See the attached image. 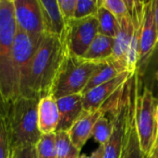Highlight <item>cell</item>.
Masks as SVG:
<instances>
[{"instance_id":"6","label":"cell","mask_w":158,"mask_h":158,"mask_svg":"<svg viewBox=\"0 0 158 158\" xmlns=\"http://www.w3.org/2000/svg\"><path fill=\"white\" fill-rule=\"evenodd\" d=\"M132 75V74H131ZM131 79V77H130ZM130 79L106 104V112L112 115V133L104 146V158H119L124 142L130 99Z\"/></svg>"},{"instance_id":"18","label":"cell","mask_w":158,"mask_h":158,"mask_svg":"<svg viewBox=\"0 0 158 158\" xmlns=\"http://www.w3.org/2000/svg\"><path fill=\"white\" fill-rule=\"evenodd\" d=\"M115 38L98 33L82 58L88 61L102 63L112 58Z\"/></svg>"},{"instance_id":"23","label":"cell","mask_w":158,"mask_h":158,"mask_svg":"<svg viewBox=\"0 0 158 158\" xmlns=\"http://www.w3.org/2000/svg\"><path fill=\"white\" fill-rule=\"evenodd\" d=\"M35 148L37 158H56V133L42 135Z\"/></svg>"},{"instance_id":"24","label":"cell","mask_w":158,"mask_h":158,"mask_svg":"<svg viewBox=\"0 0 158 158\" xmlns=\"http://www.w3.org/2000/svg\"><path fill=\"white\" fill-rule=\"evenodd\" d=\"M101 0H77L74 19H82L96 16Z\"/></svg>"},{"instance_id":"36","label":"cell","mask_w":158,"mask_h":158,"mask_svg":"<svg viewBox=\"0 0 158 158\" xmlns=\"http://www.w3.org/2000/svg\"><path fill=\"white\" fill-rule=\"evenodd\" d=\"M157 149H158V142H157Z\"/></svg>"},{"instance_id":"12","label":"cell","mask_w":158,"mask_h":158,"mask_svg":"<svg viewBox=\"0 0 158 158\" xmlns=\"http://www.w3.org/2000/svg\"><path fill=\"white\" fill-rule=\"evenodd\" d=\"M132 73L133 72L124 71L113 80L82 94L84 110L89 113L99 110L124 85Z\"/></svg>"},{"instance_id":"14","label":"cell","mask_w":158,"mask_h":158,"mask_svg":"<svg viewBox=\"0 0 158 158\" xmlns=\"http://www.w3.org/2000/svg\"><path fill=\"white\" fill-rule=\"evenodd\" d=\"M104 113H106V107L105 105L95 112L89 113L85 111V113L68 131L72 143L79 151H81L87 141L92 137L94 124Z\"/></svg>"},{"instance_id":"9","label":"cell","mask_w":158,"mask_h":158,"mask_svg":"<svg viewBox=\"0 0 158 158\" xmlns=\"http://www.w3.org/2000/svg\"><path fill=\"white\" fill-rule=\"evenodd\" d=\"M140 77L134 71L130 79V99L125 137L119 158H145L136 127V106Z\"/></svg>"},{"instance_id":"2","label":"cell","mask_w":158,"mask_h":158,"mask_svg":"<svg viewBox=\"0 0 158 158\" xmlns=\"http://www.w3.org/2000/svg\"><path fill=\"white\" fill-rule=\"evenodd\" d=\"M38 101L19 96L8 103L3 119L11 153L19 148L36 146L39 142L42 134L38 128Z\"/></svg>"},{"instance_id":"26","label":"cell","mask_w":158,"mask_h":158,"mask_svg":"<svg viewBox=\"0 0 158 158\" xmlns=\"http://www.w3.org/2000/svg\"><path fill=\"white\" fill-rule=\"evenodd\" d=\"M10 156L11 152L5 121L3 118H0V158H10Z\"/></svg>"},{"instance_id":"19","label":"cell","mask_w":158,"mask_h":158,"mask_svg":"<svg viewBox=\"0 0 158 158\" xmlns=\"http://www.w3.org/2000/svg\"><path fill=\"white\" fill-rule=\"evenodd\" d=\"M124 71H128V70L118 61H116L114 59H109L106 62H102L97 68V69L94 71L93 76L91 77L82 94L90 91L91 89L96 86H99L103 83H106L113 80L114 78H116L117 76H118L120 73Z\"/></svg>"},{"instance_id":"37","label":"cell","mask_w":158,"mask_h":158,"mask_svg":"<svg viewBox=\"0 0 158 158\" xmlns=\"http://www.w3.org/2000/svg\"><path fill=\"white\" fill-rule=\"evenodd\" d=\"M157 110H158V107H157Z\"/></svg>"},{"instance_id":"13","label":"cell","mask_w":158,"mask_h":158,"mask_svg":"<svg viewBox=\"0 0 158 158\" xmlns=\"http://www.w3.org/2000/svg\"><path fill=\"white\" fill-rule=\"evenodd\" d=\"M59 123L56 131H69L74 123L85 113L81 94H73L56 100Z\"/></svg>"},{"instance_id":"11","label":"cell","mask_w":158,"mask_h":158,"mask_svg":"<svg viewBox=\"0 0 158 158\" xmlns=\"http://www.w3.org/2000/svg\"><path fill=\"white\" fill-rule=\"evenodd\" d=\"M157 40V31L155 21L154 0L144 1V18L140 39L139 62L136 69L140 78H143L144 75L148 59Z\"/></svg>"},{"instance_id":"29","label":"cell","mask_w":158,"mask_h":158,"mask_svg":"<svg viewBox=\"0 0 158 158\" xmlns=\"http://www.w3.org/2000/svg\"><path fill=\"white\" fill-rule=\"evenodd\" d=\"M15 158H37L35 146H26L12 152Z\"/></svg>"},{"instance_id":"28","label":"cell","mask_w":158,"mask_h":158,"mask_svg":"<svg viewBox=\"0 0 158 158\" xmlns=\"http://www.w3.org/2000/svg\"><path fill=\"white\" fill-rule=\"evenodd\" d=\"M57 3L65 21L74 19L77 0H57Z\"/></svg>"},{"instance_id":"27","label":"cell","mask_w":158,"mask_h":158,"mask_svg":"<svg viewBox=\"0 0 158 158\" xmlns=\"http://www.w3.org/2000/svg\"><path fill=\"white\" fill-rule=\"evenodd\" d=\"M158 71V41L156 42L151 56L148 59L146 68H145V71H144V75L142 78L143 80L146 79L147 77H151V76H155L157 73Z\"/></svg>"},{"instance_id":"8","label":"cell","mask_w":158,"mask_h":158,"mask_svg":"<svg viewBox=\"0 0 158 158\" xmlns=\"http://www.w3.org/2000/svg\"><path fill=\"white\" fill-rule=\"evenodd\" d=\"M38 45L39 44H35L30 36L17 29L13 44V65L19 85V96L31 98V70Z\"/></svg>"},{"instance_id":"17","label":"cell","mask_w":158,"mask_h":158,"mask_svg":"<svg viewBox=\"0 0 158 158\" xmlns=\"http://www.w3.org/2000/svg\"><path fill=\"white\" fill-rule=\"evenodd\" d=\"M119 31L115 38L114 52L111 59L120 62L126 68V57L132 40L133 27L131 20L128 15L124 17L121 20H119Z\"/></svg>"},{"instance_id":"3","label":"cell","mask_w":158,"mask_h":158,"mask_svg":"<svg viewBox=\"0 0 158 158\" xmlns=\"http://www.w3.org/2000/svg\"><path fill=\"white\" fill-rule=\"evenodd\" d=\"M17 25L12 0H0V92L9 103L19 97L13 65Z\"/></svg>"},{"instance_id":"32","label":"cell","mask_w":158,"mask_h":158,"mask_svg":"<svg viewBox=\"0 0 158 158\" xmlns=\"http://www.w3.org/2000/svg\"><path fill=\"white\" fill-rule=\"evenodd\" d=\"M154 10H155V21H156L158 38V0H154Z\"/></svg>"},{"instance_id":"20","label":"cell","mask_w":158,"mask_h":158,"mask_svg":"<svg viewBox=\"0 0 158 158\" xmlns=\"http://www.w3.org/2000/svg\"><path fill=\"white\" fill-rule=\"evenodd\" d=\"M95 17L99 24V33L108 37L116 38L120 27L118 19L102 5H100Z\"/></svg>"},{"instance_id":"30","label":"cell","mask_w":158,"mask_h":158,"mask_svg":"<svg viewBox=\"0 0 158 158\" xmlns=\"http://www.w3.org/2000/svg\"><path fill=\"white\" fill-rule=\"evenodd\" d=\"M104 152L105 148L103 145H99L96 150H94L90 156L86 155H81L79 158H104Z\"/></svg>"},{"instance_id":"5","label":"cell","mask_w":158,"mask_h":158,"mask_svg":"<svg viewBox=\"0 0 158 158\" xmlns=\"http://www.w3.org/2000/svg\"><path fill=\"white\" fill-rule=\"evenodd\" d=\"M157 107L158 99L154 92L140 78L136 106V127L145 157L150 156L157 147Z\"/></svg>"},{"instance_id":"1","label":"cell","mask_w":158,"mask_h":158,"mask_svg":"<svg viewBox=\"0 0 158 158\" xmlns=\"http://www.w3.org/2000/svg\"><path fill=\"white\" fill-rule=\"evenodd\" d=\"M66 53L60 38L44 34L32 60L30 78L31 98L40 100L50 95L54 80Z\"/></svg>"},{"instance_id":"34","label":"cell","mask_w":158,"mask_h":158,"mask_svg":"<svg viewBox=\"0 0 158 158\" xmlns=\"http://www.w3.org/2000/svg\"><path fill=\"white\" fill-rule=\"evenodd\" d=\"M155 78H156V79L158 81V71H157V73L156 74V77H155Z\"/></svg>"},{"instance_id":"25","label":"cell","mask_w":158,"mask_h":158,"mask_svg":"<svg viewBox=\"0 0 158 158\" xmlns=\"http://www.w3.org/2000/svg\"><path fill=\"white\" fill-rule=\"evenodd\" d=\"M101 5L112 13L118 21L128 15L125 0H101Z\"/></svg>"},{"instance_id":"33","label":"cell","mask_w":158,"mask_h":158,"mask_svg":"<svg viewBox=\"0 0 158 158\" xmlns=\"http://www.w3.org/2000/svg\"><path fill=\"white\" fill-rule=\"evenodd\" d=\"M145 158H158V149L157 147H156V149L155 150V152L150 156H148V157H145Z\"/></svg>"},{"instance_id":"22","label":"cell","mask_w":158,"mask_h":158,"mask_svg":"<svg viewBox=\"0 0 158 158\" xmlns=\"http://www.w3.org/2000/svg\"><path fill=\"white\" fill-rule=\"evenodd\" d=\"M112 129L111 119H108L106 117V113H104L95 122L92 136L99 145L105 146L111 136Z\"/></svg>"},{"instance_id":"15","label":"cell","mask_w":158,"mask_h":158,"mask_svg":"<svg viewBox=\"0 0 158 158\" xmlns=\"http://www.w3.org/2000/svg\"><path fill=\"white\" fill-rule=\"evenodd\" d=\"M44 34L58 37L62 40L66 21L61 14L57 0H39Z\"/></svg>"},{"instance_id":"35","label":"cell","mask_w":158,"mask_h":158,"mask_svg":"<svg viewBox=\"0 0 158 158\" xmlns=\"http://www.w3.org/2000/svg\"><path fill=\"white\" fill-rule=\"evenodd\" d=\"M10 158H15L14 157V156H13V154L11 153V156H10Z\"/></svg>"},{"instance_id":"4","label":"cell","mask_w":158,"mask_h":158,"mask_svg":"<svg viewBox=\"0 0 158 158\" xmlns=\"http://www.w3.org/2000/svg\"><path fill=\"white\" fill-rule=\"evenodd\" d=\"M100 64L66 53L54 80L50 95L57 100L69 95L81 94Z\"/></svg>"},{"instance_id":"7","label":"cell","mask_w":158,"mask_h":158,"mask_svg":"<svg viewBox=\"0 0 158 158\" xmlns=\"http://www.w3.org/2000/svg\"><path fill=\"white\" fill-rule=\"evenodd\" d=\"M98 33L99 24L95 16L66 21L62 41L67 53L82 57Z\"/></svg>"},{"instance_id":"10","label":"cell","mask_w":158,"mask_h":158,"mask_svg":"<svg viewBox=\"0 0 158 158\" xmlns=\"http://www.w3.org/2000/svg\"><path fill=\"white\" fill-rule=\"evenodd\" d=\"M17 29L26 33L37 44L44 36L39 0H12Z\"/></svg>"},{"instance_id":"31","label":"cell","mask_w":158,"mask_h":158,"mask_svg":"<svg viewBox=\"0 0 158 158\" xmlns=\"http://www.w3.org/2000/svg\"><path fill=\"white\" fill-rule=\"evenodd\" d=\"M7 106H8V103L5 100L3 94L0 92V118H5Z\"/></svg>"},{"instance_id":"16","label":"cell","mask_w":158,"mask_h":158,"mask_svg":"<svg viewBox=\"0 0 158 158\" xmlns=\"http://www.w3.org/2000/svg\"><path fill=\"white\" fill-rule=\"evenodd\" d=\"M37 118L38 128L42 135L56 133L59 123V111L56 100L52 95L38 101Z\"/></svg>"},{"instance_id":"21","label":"cell","mask_w":158,"mask_h":158,"mask_svg":"<svg viewBox=\"0 0 158 158\" xmlns=\"http://www.w3.org/2000/svg\"><path fill=\"white\" fill-rule=\"evenodd\" d=\"M56 158H79L81 156V151L74 146L67 131L56 132Z\"/></svg>"}]
</instances>
